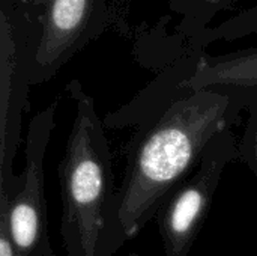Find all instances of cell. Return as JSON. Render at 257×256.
<instances>
[{
	"label": "cell",
	"instance_id": "obj_4",
	"mask_svg": "<svg viewBox=\"0 0 257 256\" xmlns=\"http://www.w3.org/2000/svg\"><path fill=\"white\" fill-rule=\"evenodd\" d=\"M235 160L238 139L232 128L217 133L196 167L163 201L155 217L166 256H188L209 214L221 175Z\"/></svg>",
	"mask_w": 257,
	"mask_h": 256
},
{
	"label": "cell",
	"instance_id": "obj_6",
	"mask_svg": "<svg viewBox=\"0 0 257 256\" xmlns=\"http://www.w3.org/2000/svg\"><path fill=\"white\" fill-rule=\"evenodd\" d=\"M107 0H45L36 8L30 88L51 80L108 23Z\"/></svg>",
	"mask_w": 257,
	"mask_h": 256
},
{
	"label": "cell",
	"instance_id": "obj_8",
	"mask_svg": "<svg viewBox=\"0 0 257 256\" xmlns=\"http://www.w3.org/2000/svg\"><path fill=\"white\" fill-rule=\"evenodd\" d=\"M196 0H170V6L172 9H175L176 12H179L181 9H184L185 6L191 5ZM236 0H200V5L196 6L188 15H185L181 21V27L179 30L188 32V33H194V32H200L202 27L218 12L226 9L230 5H235Z\"/></svg>",
	"mask_w": 257,
	"mask_h": 256
},
{
	"label": "cell",
	"instance_id": "obj_7",
	"mask_svg": "<svg viewBox=\"0 0 257 256\" xmlns=\"http://www.w3.org/2000/svg\"><path fill=\"white\" fill-rule=\"evenodd\" d=\"M200 91L230 92L257 103L256 48L223 56H209L202 51L193 71L179 83V95L185 98Z\"/></svg>",
	"mask_w": 257,
	"mask_h": 256
},
{
	"label": "cell",
	"instance_id": "obj_3",
	"mask_svg": "<svg viewBox=\"0 0 257 256\" xmlns=\"http://www.w3.org/2000/svg\"><path fill=\"white\" fill-rule=\"evenodd\" d=\"M35 38L36 8L30 0H0V211L15 180Z\"/></svg>",
	"mask_w": 257,
	"mask_h": 256
},
{
	"label": "cell",
	"instance_id": "obj_2",
	"mask_svg": "<svg viewBox=\"0 0 257 256\" xmlns=\"http://www.w3.org/2000/svg\"><path fill=\"white\" fill-rule=\"evenodd\" d=\"M66 92L75 118L59 163L60 237L66 256H99L116 195L111 151L95 100L74 78Z\"/></svg>",
	"mask_w": 257,
	"mask_h": 256
},
{
	"label": "cell",
	"instance_id": "obj_11",
	"mask_svg": "<svg viewBox=\"0 0 257 256\" xmlns=\"http://www.w3.org/2000/svg\"><path fill=\"white\" fill-rule=\"evenodd\" d=\"M44 2L45 0H30V3L35 6V8H38V6H41V5H44Z\"/></svg>",
	"mask_w": 257,
	"mask_h": 256
},
{
	"label": "cell",
	"instance_id": "obj_10",
	"mask_svg": "<svg viewBox=\"0 0 257 256\" xmlns=\"http://www.w3.org/2000/svg\"><path fill=\"white\" fill-rule=\"evenodd\" d=\"M0 256H17L14 252L12 244H11L9 235H8L3 210L0 211Z\"/></svg>",
	"mask_w": 257,
	"mask_h": 256
},
{
	"label": "cell",
	"instance_id": "obj_1",
	"mask_svg": "<svg viewBox=\"0 0 257 256\" xmlns=\"http://www.w3.org/2000/svg\"><path fill=\"white\" fill-rule=\"evenodd\" d=\"M251 109H257V103L241 95L200 91L137 125L126 145V166L99 256H111L136 238L167 195L196 167L206 143Z\"/></svg>",
	"mask_w": 257,
	"mask_h": 256
},
{
	"label": "cell",
	"instance_id": "obj_9",
	"mask_svg": "<svg viewBox=\"0 0 257 256\" xmlns=\"http://www.w3.org/2000/svg\"><path fill=\"white\" fill-rule=\"evenodd\" d=\"M256 110L257 109L248 110L250 118H248L247 131L244 133V139L241 142L238 140V160L244 161L250 167V170H253L254 174L257 172Z\"/></svg>",
	"mask_w": 257,
	"mask_h": 256
},
{
	"label": "cell",
	"instance_id": "obj_5",
	"mask_svg": "<svg viewBox=\"0 0 257 256\" xmlns=\"http://www.w3.org/2000/svg\"><path fill=\"white\" fill-rule=\"evenodd\" d=\"M57 103L38 112L26 139V163L6 196L3 216L17 256H54L50 241L44 189V160L54 130Z\"/></svg>",
	"mask_w": 257,
	"mask_h": 256
}]
</instances>
